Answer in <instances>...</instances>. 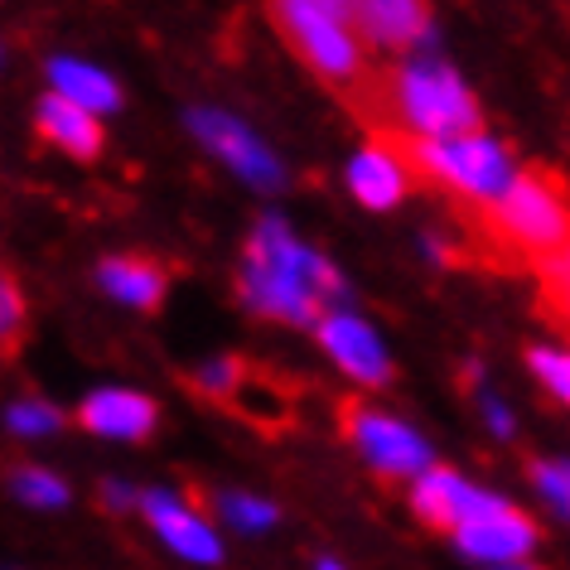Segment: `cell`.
Wrapping results in <instances>:
<instances>
[{"label": "cell", "mask_w": 570, "mask_h": 570, "mask_svg": "<svg viewBox=\"0 0 570 570\" xmlns=\"http://www.w3.org/2000/svg\"><path fill=\"white\" fill-rule=\"evenodd\" d=\"M348 20L353 35L377 49H435L440 39L435 20L416 0H363V6L348 10Z\"/></svg>", "instance_id": "5bb4252c"}, {"label": "cell", "mask_w": 570, "mask_h": 570, "mask_svg": "<svg viewBox=\"0 0 570 570\" xmlns=\"http://www.w3.org/2000/svg\"><path fill=\"white\" fill-rule=\"evenodd\" d=\"M35 131L45 146H53L59 155H68V160H97L102 155V121L88 117V111L68 107L63 97L45 92L35 102Z\"/></svg>", "instance_id": "2e32d148"}, {"label": "cell", "mask_w": 570, "mask_h": 570, "mask_svg": "<svg viewBox=\"0 0 570 570\" xmlns=\"http://www.w3.org/2000/svg\"><path fill=\"white\" fill-rule=\"evenodd\" d=\"M276 20L320 78L353 82L363 73V39L353 35L348 6H338V0H281Z\"/></svg>", "instance_id": "5b68a950"}, {"label": "cell", "mask_w": 570, "mask_h": 570, "mask_svg": "<svg viewBox=\"0 0 570 570\" xmlns=\"http://www.w3.org/2000/svg\"><path fill=\"white\" fill-rule=\"evenodd\" d=\"M0 425L16 440H24V445H39V440H53L63 431V411L49 396H16L0 411Z\"/></svg>", "instance_id": "ffe728a7"}, {"label": "cell", "mask_w": 570, "mask_h": 570, "mask_svg": "<svg viewBox=\"0 0 570 570\" xmlns=\"http://www.w3.org/2000/svg\"><path fill=\"white\" fill-rule=\"evenodd\" d=\"M450 537H454V551H460L469 566L498 570V566H512V561H532L541 527H537L532 512H522L518 503H508V498L498 493L479 518L460 522Z\"/></svg>", "instance_id": "30bf717a"}, {"label": "cell", "mask_w": 570, "mask_h": 570, "mask_svg": "<svg viewBox=\"0 0 570 570\" xmlns=\"http://www.w3.org/2000/svg\"><path fill=\"white\" fill-rule=\"evenodd\" d=\"M532 493L547 503V512L556 522L570 518V460L566 454H541V460H532Z\"/></svg>", "instance_id": "44dd1931"}, {"label": "cell", "mask_w": 570, "mask_h": 570, "mask_svg": "<svg viewBox=\"0 0 570 570\" xmlns=\"http://www.w3.org/2000/svg\"><path fill=\"white\" fill-rule=\"evenodd\" d=\"M411 179H416V169H411V160L396 146H387V140H367V146H358L348 155L344 165V189L358 208L367 213H392L406 204L411 194Z\"/></svg>", "instance_id": "4fadbf2b"}, {"label": "cell", "mask_w": 570, "mask_h": 570, "mask_svg": "<svg viewBox=\"0 0 570 570\" xmlns=\"http://www.w3.org/2000/svg\"><path fill=\"white\" fill-rule=\"evenodd\" d=\"M498 570H541L537 561H512V566H498Z\"/></svg>", "instance_id": "f1b7e54d"}, {"label": "cell", "mask_w": 570, "mask_h": 570, "mask_svg": "<svg viewBox=\"0 0 570 570\" xmlns=\"http://www.w3.org/2000/svg\"><path fill=\"white\" fill-rule=\"evenodd\" d=\"M184 126L198 140V150L208 160H218L237 184H247L256 194H281L285 184V160L271 140L256 131L252 121H242L237 111L227 107H189L184 111Z\"/></svg>", "instance_id": "277c9868"}, {"label": "cell", "mask_w": 570, "mask_h": 570, "mask_svg": "<svg viewBox=\"0 0 570 570\" xmlns=\"http://www.w3.org/2000/svg\"><path fill=\"white\" fill-rule=\"evenodd\" d=\"M194 387L213 396V402H233V396L247 387V367H242L237 353H213L194 367Z\"/></svg>", "instance_id": "603a6c76"}, {"label": "cell", "mask_w": 570, "mask_h": 570, "mask_svg": "<svg viewBox=\"0 0 570 570\" xmlns=\"http://www.w3.org/2000/svg\"><path fill=\"white\" fill-rule=\"evenodd\" d=\"M20 324H24V291L10 271H0V344L10 334H20Z\"/></svg>", "instance_id": "d4e9b609"}, {"label": "cell", "mask_w": 570, "mask_h": 570, "mask_svg": "<svg viewBox=\"0 0 570 570\" xmlns=\"http://www.w3.org/2000/svg\"><path fill=\"white\" fill-rule=\"evenodd\" d=\"M411 169H421L425 179H435L440 189H450L454 198L469 204H498L508 194V184L522 175L518 155L508 150V140H498L493 131H464L450 140H416L411 146Z\"/></svg>", "instance_id": "3957f363"}, {"label": "cell", "mask_w": 570, "mask_h": 570, "mask_svg": "<svg viewBox=\"0 0 570 570\" xmlns=\"http://www.w3.org/2000/svg\"><path fill=\"white\" fill-rule=\"evenodd\" d=\"M140 522L150 527V537L160 541V547L175 556L184 566H198V570H213L223 566L227 556V541L218 532V522L208 518L198 503H189L179 489H169V483H155V489H140Z\"/></svg>", "instance_id": "ba28073f"}, {"label": "cell", "mask_w": 570, "mask_h": 570, "mask_svg": "<svg viewBox=\"0 0 570 570\" xmlns=\"http://www.w3.org/2000/svg\"><path fill=\"white\" fill-rule=\"evenodd\" d=\"M315 344L330 358V367L353 387H387L392 382V348L377 320H367L353 305H334L315 320Z\"/></svg>", "instance_id": "9c48e42d"}, {"label": "cell", "mask_w": 570, "mask_h": 570, "mask_svg": "<svg viewBox=\"0 0 570 570\" xmlns=\"http://www.w3.org/2000/svg\"><path fill=\"white\" fill-rule=\"evenodd\" d=\"M493 498H498L493 489H483V483H474L450 464H431L421 479H411V489H406L411 518L425 522V527H440V532H454L460 522L479 518Z\"/></svg>", "instance_id": "7c38bea8"}, {"label": "cell", "mask_w": 570, "mask_h": 570, "mask_svg": "<svg viewBox=\"0 0 570 570\" xmlns=\"http://www.w3.org/2000/svg\"><path fill=\"white\" fill-rule=\"evenodd\" d=\"M479 421H483V431H489L493 440L518 435V411H512L498 392H479Z\"/></svg>", "instance_id": "cb8c5ba5"}, {"label": "cell", "mask_w": 570, "mask_h": 570, "mask_svg": "<svg viewBox=\"0 0 570 570\" xmlns=\"http://www.w3.org/2000/svg\"><path fill=\"white\" fill-rule=\"evenodd\" d=\"M416 247H421V262H431V266H445L450 262V242L440 237V233H425Z\"/></svg>", "instance_id": "4316f807"}, {"label": "cell", "mask_w": 570, "mask_h": 570, "mask_svg": "<svg viewBox=\"0 0 570 570\" xmlns=\"http://www.w3.org/2000/svg\"><path fill=\"white\" fill-rule=\"evenodd\" d=\"M140 503V489L136 483H126V479H107L102 483V508L107 512H131Z\"/></svg>", "instance_id": "484cf974"}, {"label": "cell", "mask_w": 570, "mask_h": 570, "mask_svg": "<svg viewBox=\"0 0 570 570\" xmlns=\"http://www.w3.org/2000/svg\"><path fill=\"white\" fill-rule=\"evenodd\" d=\"M213 522L218 532H237V537H266L281 527V503L256 489H223L213 498Z\"/></svg>", "instance_id": "ac0fdd59"}, {"label": "cell", "mask_w": 570, "mask_h": 570, "mask_svg": "<svg viewBox=\"0 0 570 570\" xmlns=\"http://www.w3.org/2000/svg\"><path fill=\"white\" fill-rule=\"evenodd\" d=\"M237 295L252 315L285 330H315L334 305H348V281L315 242H305L281 213H262L237 266Z\"/></svg>", "instance_id": "6da1fadb"}, {"label": "cell", "mask_w": 570, "mask_h": 570, "mask_svg": "<svg viewBox=\"0 0 570 570\" xmlns=\"http://www.w3.org/2000/svg\"><path fill=\"white\" fill-rule=\"evenodd\" d=\"M10 493H16V503L35 508V512H63L73 503V483L49 464H20L16 474H10Z\"/></svg>", "instance_id": "d6986e66"}, {"label": "cell", "mask_w": 570, "mask_h": 570, "mask_svg": "<svg viewBox=\"0 0 570 570\" xmlns=\"http://www.w3.org/2000/svg\"><path fill=\"white\" fill-rule=\"evenodd\" d=\"M0 68H6V39H0Z\"/></svg>", "instance_id": "f546056e"}, {"label": "cell", "mask_w": 570, "mask_h": 570, "mask_svg": "<svg viewBox=\"0 0 570 570\" xmlns=\"http://www.w3.org/2000/svg\"><path fill=\"white\" fill-rule=\"evenodd\" d=\"M493 233L522 252H541V256L566 252V233H570L566 194L547 175H518L508 184V194L493 204Z\"/></svg>", "instance_id": "52a82bcc"}, {"label": "cell", "mask_w": 570, "mask_h": 570, "mask_svg": "<svg viewBox=\"0 0 570 570\" xmlns=\"http://www.w3.org/2000/svg\"><path fill=\"white\" fill-rule=\"evenodd\" d=\"M97 291L121 309H160L169 276L146 256H102L97 262Z\"/></svg>", "instance_id": "e0dca14e"}, {"label": "cell", "mask_w": 570, "mask_h": 570, "mask_svg": "<svg viewBox=\"0 0 570 570\" xmlns=\"http://www.w3.org/2000/svg\"><path fill=\"white\" fill-rule=\"evenodd\" d=\"M348 445L377 479H396V483L421 479L425 469L435 464L431 435H425L416 421L396 416V411H387V406H358L348 416Z\"/></svg>", "instance_id": "8992f818"}, {"label": "cell", "mask_w": 570, "mask_h": 570, "mask_svg": "<svg viewBox=\"0 0 570 570\" xmlns=\"http://www.w3.org/2000/svg\"><path fill=\"white\" fill-rule=\"evenodd\" d=\"M309 570H353V566H344V561H338V556H320V561L309 566Z\"/></svg>", "instance_id": "83f0119b"}, {"label": "cell", "mask_w": 570, "mask_h": 570, "mask_svg": "<svg viewBox=\"0 0 570 570\" xmlns=\"http://www.w3.org/2000/svg\"><path fill=\"white\" fill-rule=\"evenodd\" d=\"M527 373L556 406L570 402V353L561 344H532L527 348Z\"/></svg>", "instance_id": "7402d4cb"}, {"label": "cell", "mask_w": 570, "mask_h": 570, "mask_svg": "<svg viewBox=\"0 0 570 570\" xmlns=\"http://www.w3.org/2000/svg\"><path fill=\"white\" fill-rule=\"evenodd\" d=\"M78 425L97 440H111V445H140L160 425V402L140 387H126V382H107L78 402Z\"/></svg>", "instance_id": "8fae6325"}, {"label": "cell", "mask_w": 570, "mask_h": 570, "mask_svg": "<svg viewBox=\"0 0 570 570\" xmlns=\"http://www.w3.org/2000/svg\"><path fill=\"white\" fill-rule=\"evenodd\" d=\"M45 82H49L53 97H63L68 107L88 111L97 121L111 117V111H121L117 73L97 59H82V53H53V59H45Z\"/></svg>", "instance_id": "9a60e30c"}, {"label": "cell", "mask_w": 570, "mask_h": 570, "mask_svg": "<svg viewBox=\"0 0 570 570\" xmlns=\"http://www.w3.org/2000/svg\"><path fill=\"white\" fill-rule=\"evenodd\" d=\"M396 121L416 140H450L479 131V97L460 78V68L440 53H411L392 78Z\"/></svg>", "instance_id": "7a4b0ae2"}]
</instances>
